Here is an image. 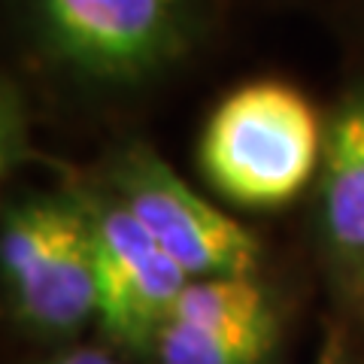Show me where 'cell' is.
Returning a JSON list of instances; mask_svg holds the SVG:
<instances>
[{
  "label": "cell",
  "instance_id": "cell-1",
  "mask_svg": "<svg viewBox=\"0 0 364 364\" xmlns=\"http://www.w3.org/2000/svg\"><path fill=\"white\" fill-rule=\"evenodd\" d=\"M325 124L289 82L258 79L234 88L210 112L198 161L225 200L246 210L286 207L318 179Z\"/></svg>",
  "mask_w": 364,
  "mask_h": 364
},
{
  "label": "cell",
  "instance_id": "cell-2",
  "mask_svg": "<svg viewBox=\"0 0 364 364\" xmlns=\"http://www.w3.org/2000/svg\"><path fill=\"white\" fill-rule=\"evenodd\" d=\"M6 310L33 340L67 343L97 318L95 231L85 191H40L0 222Z\"/></svg>",
  "mask_w": 364,
  "mask_h": 364
},
{
  "label": "cell",
  "instance_id": "cell-3",
  "mask_svg": "<svg viewBox=\"0 0 364 364\" xmlns=\"http://www.w3.org/2000/svg\"><path fill=\"white\" fill-rule=\"evenodd\" d=\"M107 191L191 279L258 273V237L182 182L152 146H122L107 167Z\"/></svg>",
  "mask_w": 364,
  "mask_h": 364
},
{
  "label": "cell",
  "instance_id": "cell-4",
  "mask_svg": "<svg viewBox=\"0 0 364 364\" xmlns=\"http://www.w3.org/2000/svg\"><path fill=\"white\" fill-rule=\"evenodd\" d=\"M46 52L95 82H140L188 43V0H33Z\"/></svg>",
  "mask_w": 364,
  "mask_h": 364
},
{
  "label": "cell",
  "instance_id": "cell-5",
  "mask_svg": "<svg viewBox=\"0 0 364 364\" xmlns=\"http://www.w3.org/2000/svg\"><path fill=\"white\" fill-rule=\"evenodd\" d=\"M85 200L95 231V325L112 349L152 358L158 331L191 277L107 188L85 191Z\"/></svg>",
  "mask_w": 364,
  "mask_h": 364
},
{
  "label": "cell",
  "instance_id": "cell-6",
  "mask_svg": "<svg viewBox=\"0 0 364 364\" xmlns=\"http://www.w3.org/2000/svg\"><path fill=\"white\" fill-rule=\"evenodd\" d=\"M279 310L258 277L191 279L158 331L155 364H267Z\"/></svg>",
  "mask_w": 364,
  "mask_h": 364
},
{
  "label": "cell",
  "instance_id": "cell-7",
  "mask_svg": "<svg viewBox=\"0 0 364 364\" xmlns=\"http://www.w3.org/2000/svg\"><path fill=\"white\" fill-rule=\"evenodd\" d=\"M318 228L331 258L358 282L364 273V85L349 88L325 122Z\"/></svg>",
  "mask_w": 364,
  "mask_h": 364
},
{
  "label": "cell",
  "instance_id": "cell-8",
  "mask_svg": "<svg viewBox=\"0 0 364 364\" xmlns=\"http://www.w3.org/2000/svg\"><path fill=\"white\" fill-rule=\"evenodd\" d=\"M28 152L25 116H21V97L16 88H4V170H13Z\"/></svg>",
  "mask_w": 364,
  "mask_h": 364
},
{
  "label": "cell",
  "instance_id": "cell-9",
  "mask_svg": "<svg viewBox=\"0 0 364 364\" xmlns=\"http://www.w3.org/2000/svg\"><path fill=\"white\" fill-rule=\"evenodd\" d=\"M43 364H124L107 349H95V346H73L67 352H58L55 358L43 361Z\"/></svg>",
  "mask_w": 364,
  "mask_h": 364
},
{
  "label": "cell",
  "instance_id": "cell-10",
  "mask_svg": "<svg viewBox=\"0 0 364 364\" xmlns=\"http://www.w3.org/2000/svg\"><path fill=\"white\" fill-rule=\"evenodd\" d=\"M355 289H358V298H361V310H364V273L358 277V282H355Z\"/></svg>",
  "mask_w": 364,
  "mask_h": 364
},
{
  "label": "cell",
  "instance_id": "cell-11",
  "mask_svg": "<svg viewBox=\"0 0 364 364\" xmlns=\"http://www.w3.org/2000/svg\"><path fill=\"white\" fill-rule=\"evenodd\" d=\"M325 364H346V361H325Z\"/></svg>",
  "mask_w": 364,
  "mask_h": 364
}]
</instances>
